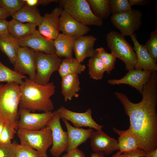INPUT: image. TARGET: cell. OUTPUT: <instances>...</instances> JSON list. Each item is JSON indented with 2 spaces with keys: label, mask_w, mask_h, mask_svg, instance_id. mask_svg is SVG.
Returning <instances> with one entry per match:
<instances>
[{
  "label": "cell",
  "mask_w": 157,
  "mask_h": 157,
  "mask_svg": "<svg viewBox=\"0 0 157 157\" xmlns=\"http://www.w3.org/2000/svg\"><path fill=\"white\" fill-rule=\"evenodd\" d=\"M141 94V101L136 103L124 94L115 92L129 117L130 126L125 131L135 136L139 148L147 153L157 149V72H152Z\"/></svg>",
  "instance_id": "1"
},
{
  "label": "cell",
  "mask_w": 157,
  "mask_h": 157,
  "mask_svg": "<svg viewBox=\"0 0 157 157\" xmlns=\"http://www.w3.org/2000/svg\"><path fill=\"white\" fill-rule=\"evenodd\" d=\"M20 87L21 96L19 108L27 109L33 113L36 111H52L54 109L50 99L55 92L53 83L41 85L27 78Z\"/></svg>",
  "instance_id": "2"
},
{
  "label": "cell",
  "mask_w": 157,
  "mask_h": 157,
  "mask_svg": "<svg viewBox=\"0 0 157 157\" xmlns=\"http://www.w3.org/2000/svg\"><path fill=\"white\" fill-rule=\"evenodd\" d=\"M21 96L20 85L17 83H7L0 88V118L16 130Z\"/></svg>",
  "instance_id": "3"
},
{
  "label": "cell",
  "mask_w": 157,
  "mask_h": 157,
  "mask_svg": "<svg viewBox=\"0 0 157 157\" xmlns=\"http://www.w3.org/2000/svg\"><path fill=\"white\" fill-rule=\"evenodd\" d=\"M106 39L108 48L124 63L126 69L129 71L134 69L137 61L136 55L124 36L112 31L107 34Z\"/></svg>",
  "instance_id": "4"
},
{
  "label": "cell",
  "mask_w": 157,
  "mask_h": 157,
  "mask_svg": "<svg viewBox=\"0 0 157 157\" xmlns=\"http://www.w3.org/2000/svg\"><path fill=\"white\" fill-rule=\"evenodd\" d=\"M20 143L38 152L42 157H47V151L53 144L51 131L48 126L39 130L18 129Z\"/></svg>",
  "instance_id": "5"
},
{
  "label": "cell",
  "mask_w": 157,
  "mask_h": 157,
  "mask_svg": "<svg viewBox=\"0 0 157 157\" xmlns=\"http://www.w3.org/2000/svg\"><path fill=\"white\" fill-rule=\"evenodd\" d=\"M60 8L77 21L84 24L100 26L103 20L92 13L86 0H62Z\"/></svg>",
  "instance_id": "6"
},
{
  "label": "cell",
  "mask_w": 157,
  "mask_h": 157,
  "mask_svg": "<svg viewBox=\"0 0 157 157\" xmlns=\"http://www.w3.org/2000/svg\"><path fill=\"white\" fill-rule=\"evenodd\" d=\"M36 74L34 81L41 85L49 83L53 73L58 71L62 61L56 54L35 52Z\"/></svg>",
  "instance_id": "7"
},
{
  "label": "cell",
  "mask_w": 157,
  "mask_h": 157,
  "mask_svg": "<svg viewBox=\"0 0 157 157\" xmlns=\"http://www.w3.org/2000/svg\"><path fill=\"white\" fill-rule=\"evenodd\" d=\"M142 15L140 10L131 8L128 11L113 14L110 20L121 34L130 37L142 26Z\"/></svg>",
  "instance_id": "8"
},
{
  "label": "cell",
  "mask_w": 157,
  "mask_h": 157,
  "mask_svg": "<svg viewBox=\"0 0 157 157\" xmlns=\"http://www.w3.org/2000/svg\"><path fill=\"white\" fill-rule=\"evenodd\" d=\"M18 111L19 118L17 123V130H40L47 126L53 116L52 111L35 113L27 109L20 108Z\"/></svg>",
  "instance_id": "9"
},
{
  "label": "cell",
  "mask_w": 157,
  "mask_h": 157,
  "mask_svg": "<svg viewBox=\"0 0 157 157\" xmlns=\"http://www.w3.org/2000/svg\"><path fill=\"white\" fill-rule=\"evenodd\" d=\"M53 116L47 126L51 129L53 139L52 146L50 150L51 155L54 157H60L66 151L68 143L67 132L64 131L60 122L61 119L57 110L53 112Z\"/></svg>",
  "instance_id": "10"
},
{
  "label": "cell",
  "mask_w": 157,
  "mask_h": 157,
  "mask_svg": "<svg viewBox=\"0 0 157 157\" xmlns=\"http://www.w3.org/2000/svg\"><path fill=\"white\" fill-rule=\"evenodd\" d=\"M14 66V71L22 75H28L29 78L34 81L36 74L35 52L28 47H20Z\"/></svg>",
  "instance_id": "11"
},
{
  "label": "cell",
  "mask_w": 157,
  "mask_h": 157,
  "mask_svg": "<svg viewBox=\"0 0 157 157\" xmlns=\"http://www.w3.org/2000/svg\"><path fill=\"white\" fill-rule=\"evenodd\" d=\"M57 110L61 119L71 122L75 127H88L94 129L96 131L102 130L103 126L98 124L93 119L92 116V111L90 108L88 109L83 113H77L61 106Z\"/></svg>",
  "instance_id": "12"
},
{
  "label": "cell",
  "mask_w": 157,
  "mask_h": 157,
  "mask_svg": "<svg viewBox=\"0 0 157 157\" xmlns=\"http://www.w3.org/2000/svg\"><path fill=\"white\" fill-rule=\"evenodd\" d=\"M152 71H144L135 69L128 71L126 75L119 79H110L108 83L111 85L126 84L135 88L141 94L144 86L149 81Z\"/></svg>",
  "instance_id": "13"
},
{
  "label": "cell",
  "mask_w": 157,
  "mask_h": 157,
  "mask_svg": "<svg viewBox=\"0 0 157 157\" xmlns=\"http://www.w3.org/2000/svg\"><path fill=\"white\" fill-rule=\"evenodd\" d=\"M63 9L55 8L49 13H45L42 22L38 26L39 33L44 37L54 40L59 33V17Z\"/></svg>",
  "instance_id": "14"
},
{
  "label": "cell",
  "mask_w": 157,
  "mask_h": 157,
  "mask_svg": "<svg viewBox=\"0 0 157 157\" xmlns=\"http://www.w3.org/2000/svg\"><path fill=\"white\" fill-rule=\"evenodd\" d=\"M59 20L60 31L74 39L83 36L90 30L88 26L77 21L63 10Z\"/></svg>",
  "instance_id": "15"
},
{
  "label": "cell",
  "mask_w": 157,
  "mask_h": 157,
  "mask_svg": "<svg viewBox=\"0 0 157 157\" xmlns=\"http://www.w3.org/2000/svg\"><path fill=\"white\" fill-rule=\"evenodd\" d=\"M90 138V145L94 152H102L107 156L118 150V140L102 130L93 131Z\"/></svg>",
  "instance_id": "16"
},
{
  "label": "cell",
  "mask_w": 157,
  "mask_h": 157,
  "mask_svg": "<svg viewBox=\"0 0 157 157\" xmlns=\"http://www.w3.org/2000/svg\"><path fill=\"white\" fill-rule=\"evenodd\" d=\"M19 40L20 47H28L35 52H41L49 54H55L53 40L43 36L38 31L36 32Z\"/></svg>",
  "instance_id": "17"
},
{
  "label": "cell",
  "mask_w": 157,
  "mask_h": 157,
  "mask_svg": "<svg viewBox=\"0 0 157 157\" xmlns=\"http://www.w3.org/2000/svg\"><path fill=\"white\" fill-rule=\"evenodd\" d=\"M130 37L134 44L133 49L137 57L134 69L144 71H157V64L151 56L144 45L140 44L134 33Z\"/></svg>",
  "instance_id": "18"
},
{
  "label": "cell",
  "mask_w": 157,
  "mask_h": 157,
  "mask_svg": "<svg viewBox=\"0 0 157 157\" xmlns=\"http://www.w3.org/2000/svg\"><path fill=\"white\" fill-rule=\"evenodd\" d=\"M66 126L68 138V143L66 151L69 152L85 142L90 138L94 131L90 128L84 129L74 127L68 121L62 119Z\"/></svg>",
  "instance_id": "19"
},
{
  "label": "cell",
  "mask_w": 157,
  "mask_h": 157,
  "mask_svg": "<svg viewBox=\"0 0 157 157\" xmlns=\"http://www.w3.org/2000/svg\"><path fill=\"white\" fill-rule=\"evenodd\" d=\"M97 38L92 35L82 36L75 39L73 51L76 58L80 63L85 59L91 57L95 50L94 44Z\"/></svg>",
  "instance_id": "20"
},
{
  "label": "cell",
  "mask_w": 157,
  "mask_h": 157,
  "mask_svg": "<svg viewBox=\"0 0 157 157\" xmlns=\"http://www.w3.org/2000/svg\"><path fill=\"white\" fill-rule=\"evenodd\" d=\"M78 75L72 74L62 77L61 93L65 102L70 101L73 97H78L80 90Z\"/></svg>",
  "instance_id": "21"
},
{
  "label": "cell",
  "mask_w": 157,
  "mask_h": 157,
  "mask_svg": "<svg viewBox=\"0 0 157 157\" xmlns=\"http://www.w3.org/2000/svg\"><path fill=\"white\" fill-rule=\"evenodd\" d=\"M12 16L13 19L21 22L31 23L37 26L40 24L43 19L37 6L26 4Z\"/></svg>",
  "instance_id": "22"
},
{
  "label": "cell",
  "mask_w": 157,
  "mask_h": 157,
  "mask_svg": "<svg viewBox=\"0 0 157 157\" xmlns=\"http://www.w3.org/2000/svg\"><path fill=\"white\" fill-rule=\"evenodd\" d=\"M20 47L19 40L10 33L0 38V50L7 57L13 65Z\"/></svg>",
  "instance_id": "23"
},
{
  "label": "cell",
  "mask_w": 157,
  "mask_h": 157,
  "mask_svg": "<svg viewBox=\"0 0 157 157\" xmlns=\"http://www.w3.org/2000/svg\"><path fill=\"white\" fill-rule=\"evenodd\" d=\"M37 26L32 23H24L13 19L9 21L8 31L9 33L19 40L36 32Z\"/></svg>",
  "instance_id": "24"
},
{
  "label": "cell",
  "mask_w": 157,
  "mask_h": 157,
  "mask_svg": "<svg viewBox=\"0 0 157 157\" xmlns=\"http://www.w3.org/2000/svg\"><path fill=\"white\" fill-rule=\"evenodd\" d=\"M74 40L63 33H59L53 40L55 54L60 58H73Z\"/></svg>",
  "instance_id": "25"
},
{
  "label": "cell",
  "mask_w": 157,
  "mask_h": 157,
  "mask_svg": "<svg viewBox=\"0 0 157 157\" xmlns=\"http://www.w3.org/2000/svg\"><path fill=\"white\" fill-rule=\"evenodd\" d=\"M113 130L119 136L117 140L118 150L120 152H131L139 148L138 142L132 133L115 127H113Z\"/></svg>",
  "instance_id": "26"
},
{
  "label": "cell",
  "mask_w": 157,
  "mask_h": 157,
  "mask_svg": "<svg viewBox=\"0 0 157 157\" xmlns=\"http://www.w3.org/2000/svg\"><path fill=\"white\" fill-rule=\"evenodd\" d=\"M86 69V66L80 62L76 58H65L58 69L61 77L72 74H81Z\"/></svg>",
  "instance_id": "27"
},
{
  "label": "cell",
  "mask_w": 157,
  "mask_h": 157,
  "mask_svg": "<svg viewBox=\"0 0 157 157\" xmlns=\"http://www.w3.org/2000/svg\"><path fill=\"white\" fill-rule=\"evenodd\" d=\"M93 14L103 20L110 15V0H86Z\"/></svg>",
  "instance_id": "28"
},
{
  "label": "cell",
  "mask_w": 157,
  "mask_h": 157,
  "mask_svg": "<svg viewBox=\"0 0 157 157\" xmlns=\"http://www.w3.org/2000/svg\"><path fill=\"white\" fill-rule=\"evenodd\" d=\"M87 65L91 78L97 80L103 78L104 73L106 72L105 66L95 51L89 60Z\"/></svg>",
  "instance_id": "29"
},
{
  "label": "cell",
  "mask_w": 157,
  "mask_h": 157,
  "mask_svg": "<svg viewBox=\"0 0 157 157\" xmlns=\"http://www.w3.org/2000/svg\"><path fill=\"white\" fill-rule=\"evenodd\" d=\"M27 77L20 74L7 67L0 60V82L15 83L22 84L24 80Z\"/></svg>",
  "instance_id": "30"
},
{
  "label": "cell",
  "mask_w": 157,
  "mask_h": 157,
  "mask_svg": "<svg viewBox=\"0 0 157 157\" xmlns=\"http://www.w3.org/2000/svg\"><path fill=\"white\" fill-rule=\"evenodd\" d=\"M95 50L104 63L106 72L109 75L115 68V63L117 58V56L112 52H107L103 47L97 48Z\"/></svg>",
  "instance_id": "31"
},
{
  "label": "cell",
  "mask_w": 157,
  "mask_h": 157,
  "mask_svg": "<svg viewBox=\"0 0 157 157\" xmlns=\"http://www.w3.org/2000/svg\"><path fill=\"white\" fill-rule=\"evenodd\" d=\"M25 4L24 0H0V7L7 11L11 16Z\"/></svg>",
  "instance_id": "32"
},
{
  "label": "cell",
  "mask_w": 157,
  "mask_h": 157,
  "mask_svg": "<svg viewBox=\"0 0 157 157\" xmlns=\"http://www.w3.org/2000/svg\"><path fill=\"white\" fill-rule=\"evenodd\" d=\"M146 48L149 54L156 62L157 61V28L151 32L150 37L145 45Z\"/></svg>",
  "instance_id": "33"
},
{
  "label": "cell",
  "mask_w": 157,
  "mask_h": 157,
  "mask_svg": "<svg viewBox=\"0 0 157 157\" xmlns=\"http://www.w3.org/2000/svg\"><path fill=\"white\" fill-rule=\"evenodd\" d=\"M110 4L113 14L128 11L132 8L129 0H110Z\"/></svg>",
  "instance_id": "34"
},
{
  "label": "cell",
  "mask_w": 157,
  "mask_h": 157,
  "mask_svg": "<svg viewBox=\"0 0 157 157\" xmlns=\"http://www.w3.org/2000/svg\"><path fill=\"white\" fill-rule=\"evenodd\" d=\"M14 157H42L35 150L22 144H18Z\"/></svg>",
  "instance_id": "35"
},
{
  "label": "cell",
  "mask_w": 157,
  "mask_h": 157,
  "mask_svg": "<svg viewBox=\"0 0 157 157\" xmlns=\"http://www.w3.org/2000/svg\"><path fill=\"white\" fill-rule=\"evenodd\" d=\"M18 144L15 142L8 144L0 142V157H14Z\"/></svg>",
  "instance_id": "36"
},
{
  "label": "cell",
  "mask_w": 157,
  "mask_h": 157,
  "mask_svg": "<svg viewBox=\"0 0 157 157\" xmlns=\"http://www.w3.org/2000/svg\"><path fill=\"white\" fill-rule=\"evenodd\" d=\"M16 130L5 123L0 137V142L4 144L11 143V140L14 138V135L17 132Z\"/></svg>",
  "instance_id": "37"
},
{
  "label": "cell",
  "mask_w": 157,
  "mask_h": 157,
  "mask_svg": "<svg viewBox=\"0 0 157 157\" xmlns=\"http://www.w3.org/2000/svg\"><path fill=\"white\" fill-rule=\"evenodd\" d=\"M146 154L145 151L138 148L134 151L122 153L119 151L110 157H141Z\"/></svg>",
  "instance_id": "38"
},
{
  "label": "cell",
  "mask_w": 157,
  "mask_h": 157,
  "mask_svg": "<svg viewBox=\"0 0 157 157\" xmlns=\"http://www.w3.org/2000/svg\"><path fill=\"white\" fill-rule=\"evenodd\" d=\"M25 4L31 6H37L39 5L47 6L51 3H58V0H24Z\"/></svg>",
  "instance_id": "39"
},
{
  "label": "cell",
  "mask_w": 157,
  "mask_h": 157,
  "mask_svg": "<svg viewBox=\"0 0 157 157\" xmlns=\"http://www.w3.org/2000/svg\"><path fill=\"white\" fill-rule=\"evenodd\" d=\"M60 157H86L84 154L78 147L67 152Z\"/></svg>",
  "instance_id": "40"
},
{
  "label": "cell",
  "mask_w": 157,
  "mask_h": 157,
  "mask_svg": "<svg viewBox=\"0 0 157 157\" xmlns=\"http://www.w3.org/2000/svg\"><path fill=\"white\" fill-rule=\"evenodd\" d=\"M9 21L6 19H0V38L4 36L9 33Z\"/></svg>",
  "instance_id": "41"
},
{
  "label": "cell",
  "mask_w": 157,
  "mask_h": 157,
  "mask_svg": "<svg viewBox=\"0 0 157 157\" xmlns=\"http://www.w3.org/2000/svg\"><path fill=\"white\" fill-rule=\"evenodd\" d=\"M129 1L131 6L133 5H146L151 1V0H129Z\"/></svg>",
  "instance_id": "42"
},
{
  "label": "cell",
  "mask_w": 157,
  "mask_h": 157,
  "mask_svg": "<svg viewBox=\"0 0 157 157\" xmlns=\"http://www.w3.org/2000/svg\"><path fill=\"white\" fill-rule=\"evenodd\" d=\"M10 16L11 15L9 13L0 7V19H6Z\"/></svg>",
  "instance_id": "43"
},
{
  "label": "cell",
  "mask_w": 157,
  "mask_h": 157,
  "mask_svg": "<svg viewBox=\"0 0 157 157\" xmlns=\"http://www.w3.org/2000/svg\"><path fill=\"white\" fill-rule=\"evenodd\" d=\"M141 157H157V149L151 151Z\"/></svg>",
  "instance_id": "44"
},
{
  "label": "cell",
  "mask_w": 157,
  "mask_h": 157,
  "mask_svg": "<svg viewBox=\"0 0 157 157\" xmlns=\"http://www.w3.org/2000/svg\"><path fill=\"white\" fill-rule=\"evenodd\" d=\"M90 157H106L102 152H94L91 154Z\"/></svg>",
  "instance_id": "45"
},
{
  "label": "cell",
  "mask_w": 157,
  "mask_h": 157,
  "mask_svg": "<svg viewBox=\"0 0 157 157\" xmlns=\"http://www.w3.org/2000/svg\"><path fill=\"white\" fill-rule=\"evenodd\" d=\"M5 123L4 121L0 118V137L2 133Z\"/></svg>",
  "instance_id": "46"
},
{
  "label": "cell",
  "mask_w": 157,
  "mask_h": 157,
  "mask_svg": "<svg viewBox=\"0 0 157 157\" xmlns=\"http://www.w3.org/2000/svg\"><path fill=\"white\" fill-rule=\"evenodd\" d=\"M3 85L2 84H0V88Z\"/></svg>",
  "instance_id": "47"
}]
</instances>
